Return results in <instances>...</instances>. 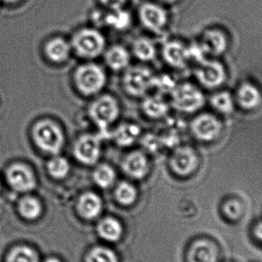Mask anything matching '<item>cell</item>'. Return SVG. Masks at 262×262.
<instances>
[{"label": "cell", "instance_id": "obj_1", "mask_svg": "<svg viewBox=\"0 0 262 262\" xmlns=\"http://www.w3.org/2000/svg\"><path fill=\"white\" fill-rule=\"evenodd\" d=\"M70 43L72 52L84 59L98 58L106 49L105 37L96 27L82 28L76 31Z\"/></svg>", "mask_w": 262, "mask_h": 262}, {"label": "cell", "instance_id": "obj_2", "mask_svg": "<svg viewBox=\"0 0 262 262\" xmlns=\"http://www.w3.org/2000/svg\"><path fill=\"white\" fill-rule=\"evenodd\" d=\"M32 138L42 152L58 155L64 145V134L59 124L49 119L38 121L32 128Z\"/></svg>", "mask_w": 262, "mask_h": 262}, {"label": "cell", "instance_id": "obj_3", "mask_svg": "<svg viewBox=\"0 0 262 262\" xmlns=\"http://www.w3.org/2000/svg\"><path fill=\"white\" fill-rule=\"evenodd\" d=\"M74 82L82 95L93 96L104 89L107 82V75L103 68L98 64L84 63L75 69Z\"/></svg>", "mask_w": 262, "mask_h": 262}, {"label": "cell", "instance_id": "obj_4", "mask_svg": "<svg viewBox=\"0 0 262 262\" xmlns=\"http://www.w3.org/2000/svg\"><path fill=\"white\" fill-rule=\"evenodd\" d=\"M170 95L172 107L183 113H194L204 106V95L198 87L191 83L177 84Z\"/></svg>", "mask_w": 262, "mask_h": 262}, {"label": "cell", "instance_id": "obj_5", "mask_svg": "<svg viewBox=\"0 0 262 262\" xmlns=\"http://www.w3.org/2000/svg\"><path fill=\"white\" fill-rule=\"evenodd\" d=\"M89 115L100 130L107 131L119 117L120 106L118 100L110 95L97 97L89 106Z\"/></svg>", "mask_w": 262, "mask_h": 262}, {"label": "cell", "instance_id": "obj_6", "mask_svg": "<svg viewBox=\"0 0 262 262\" xmlns=\"http://www.w3.org/2000/svg\"><path fill=\"white\" fill-rule=\"evenodd\" d=\"M137 17L141 26L154 33H161L169 24V13L164 5L158 2H146L140 5Z\"/></svg>", "mask_w": 262, "mask_h": 262}, {"label": "cell", "instance_id": "obj_7", "mask_svg": "<svg viewBox=\"0 0 262 262\" xmlns=\"http://www.w3.org/2000/svg\"><path fill=\"white\" fill-rule=\"evenodd\" d=\"M154 76L147 68L129 66L123 77V85L127 94L134 97H144L154 86Z\"/></svg>", "mask_w": 262, "mask_h": 262}, {"label": "cell", "instance_id": "obj_8", "mask_svg": "<svg viewBox=\"0 0 262 262\" xmlns=\"http://www.w3.org/2000/svg\"><path fill=\"white\" fill-rule=\"evenodd\" d=\"M101 154V140L98 135L84 134L80 136L73 146V155L81 164L95 166Z\"/></svg>", "mask_w": 262, "mask_h": 262}, {"label": "cell", "instance_id": "obj_9", "mask_svg": "<svg viewBox=\"0 0 262 262\" xmlns=\"http://www.w3.org/2000/svg\"><path fill=\"white\" fill-rule=\"evenodd\" d=\"M169 165L172 172L178 177H189L198 167V155L191 146H178L174 148L169 157Z\"/></svg>", "mask_w": 262, "mask_h": 262}, {"label": "cell", "instance_id": "obj_10", "mask_svg": "<svg viewBox=\"0 0 262 262\" xmlns=\"http://www.w3.org/2000/svg\"><path fill=\"white\" fill-rule=\"evenodd\" d=\"M6 178L9 186L17 192L26 193L36 187V177L33 170L24 163H14L9 166Z\"/></svg>", "mask_w": 262, "mask_h": 262}, {"label": "cell", "instance_id": "obj_11", "mask_svg": "<svg viewBox=\"0 0 262 262\" xmlns=\"http://www.w3.org/2000/svg\"><path fill=\"white\" fill-rule=\"evenodd\" d=\"M191 132L197 140L211 142L221 134L222 124L210 114H201L195 117L190 124Z\"/></svg>", "mask_w": 262, "mask_h": 262}, {"label": "cell", "instance_id": "obj_12", "mask_svg": "<svg viewBox=\"0 0 262 262\" xmlns=\"http://www.w3.org/2000/svg\"><path fill=\"white\" fill-rule=\"evenodd\" d=\"M199 82L207 89H215L226 80V71L221 63L216 61H203L195 71Z\"/></svg>", "mask_w": 262, "mask_h": 262}, {"label": "cell", "instance_id": "obj_13", "mask_svg": "<svg viewBox=\"0 0 262 262\" xmlns=\"http://www.w3.org/2000/svg\"><path fill=\"white\" fill-rule=\"evenodd\" d=\"M121 169L125 175L134 180H143L149 170L147 156L141 150H133L123 159Z\"/></svg>", "mask_w": 262, "mask_h": 262}, {"label": "cell", "instance_id": "obj_14", "mask_svg": "<svg viewBox=\"0 0 262 262\" xmlns=\"http://www.w3.org/2000/svg\"><path fill=\"white\" fill-rule=\"evenodd\" d=\"M188 262H219L220 252L216 245L208 239L194 242L187 254Z\"/></svg>", "mask_w": 262, "mask_h": 262}, {"label": "cell", "instance_id": "obj_15", "mask_svg": "<svg viewBox=\"0 0 262 262\" xmlns=\"http://www.w3.org/2000/svg\"><path fill=\"white\" fill-rule=\"evenodd\" d=\"M162 53L166 62L176 69H183L189 59V49L178 41L166 42Z\"/></svg>", "mask_w": 262, "mask_h": 262}, {"label": "cell", "instance_id": "obj_16", "mask_svg": "<svg viewBox=\"0 0 262 262\" xmlns=\"http://www.w3.org/2000/svg\"><path fill=\"white\" fill-rule=\"evenodd\" d=\"M44 51L49 61L58 64L67 61L72 52L70 41L62 37L51 38L45 46Z\"/></svg>", "mask_w": 262, "mask_h": 262}, {"label": "cell", "instance_id": "obj_17", "mask_svg": "<svg viewBox=\"0 0 262 262\" xmlns=\"http://www.w3.org/2000/svg\"><path fill=\"white\" fill-rule=\"evenodd\" d=\"M77 208L83 218L94 220L102 212V200L95 192H84L78 199Z\"/></svg>", "mask_w": 262, "mask_h": 262}, {"label": "cell", "instance_id": "obj_18", "mask_svg": "<svg viewBox=\"0 0 262 262\" xmlns=\"http://www.w3.org/2000/svg\"><path fill=\"white\" fill-rule=\"evenodd\" d=\"M104 54L106 64L115 72L126 70L130 66V52L121 45L111 46L105 49Z\"/></svg>", "mask_w": 262, "mask_h": 262}, {"label": "cell", "instance_id": "obj_19", "mask_svg": "<svg viewBox=\"0 0 262 262\" xmlns=\"http://www.w3.org/2000/svg\"><path fill=\"white\" fill-rule=\"evenodd\" d=\"M142 112L146 117L152 119H160L167 115L169 105L163 98V95H146L143 97L141 104Z\"/></svg>", "mask_w": 262, "mask_h": 262}, {"label": "cell", "instance_id": "obj_20", "mask_svg": "<svg viewBox=\"0 0 262 262\" xmlns=\"http://www.w3.org/2000/svg\"><path fill=\"white\" fill-rule=\"evenodd\" d=\"M237 101L243 108L248 111L254 110L261 104L262 96L259 89L251 84L243 83L237 91Z\"/></svg>", "mask_w": 262, "mask_h": 262}, {"label": "cell", "instance_id": "obj_21", "mask_svg": "<svg viewBox=\"0 0 262 262\" xmlns=\"http://www.w3.org/2000/svg\"><path fill=\"white\" fill-rule=\"evenodd\" d=\"M141 130L138 125L124 123L118 126L112 136L117 144L121 146H132L140 137Z\"/></svg>", "mask_w": 262, "mask_h": 262}, {"label": "cell", "instance_id": "obj_22", "mask_svg": "<svg viewBox=\"0 0 262 262\" xmlns=\"http://www.w3.org/2000/svg\"><path fill=\"white\" fill-rule=\"evenodd\" d=\"M132 23V17L130 12L124 8L107 10L106 9L104 17V26L112 28L119 32L127 30Z\"/></svg>", "mask_w": 262, "mask_h": 262}, {"label": "cell", "instance_id": "obj_23", "mask_svg": "<svg viewBox=\"0 0 262 262\" xmlns=\"http://www.w3.org/2000/svg\"><path fill=\"white\" fill-rule=\"evenodd\" d=\"M132 53L143 62H149L157 56V47L152 40L147 37H139L132 44Z\"/></svg>", "mask_w": 262, "mask_h": 262}, {"label": "cell", "instance_id": "obj_24", "mask_svg": "<svg viewBox=\"0 0 262 262\" xmlns=\"http://www.w3.org/2000/svg\"><path fill=\"white\" fill-rule=\"evenodd\" d=\"M92 178L97 186L101 189H107L112 187L116 182V171L107 163H100L95 166Z\"/></svg>", "mask_w": 262, "mask_h": 262}, {"label": "cell", "instance_id": "obj_25", "mask_svg": "<svg viewBox=\"0 0 262 262\" xmlns=\"http://www.w3.org/2000/svg\"><path fill=\"white\" fill-rule=\"evenodd\" d=\"M100 236L108 242H116L123 234L122 225L116 219L107 217L100 222L98 226Z\"/></svg>", "mask_w": 262, "mask_h": 262}, {"label": "cell", "instance_id": "obj_26", "mask_svg": "<svg viewBox=\"0 0 262 262\" xmlns=\"http://www.w3.org/2000/svg\"><path fill=\"white\" fill-rule=\"evenodd\" d=\"M18 212L28 220H36L42 212L41 202L33 195H27L20 199L18 204Z\"/></svg>", "mask_w": 262, "mask_h": 262}, {"label": "cell", "instance_id": "obj_27", "mask_svg": "<svg viewBox=\"0 0 262 262\" xmlns=\"http://www.w3.org/2000/svg\"><path fill=\"white\" fill-rule=\"evenodd\" d=\"M48 172L52 178L55 180H63L69 175L70 172V163L66 157L60 154L52 156L46 165Z\"/></svg>", "mask_w": 262, "mask_h": 262}, {"label": "cell", "instance_id": "obj_28", "mask_svg": "<svg viewBox=\"0 0 262 262\" xmlns=\"http://www.w3.org/2000/svg\"><path fill=\"white\" fill-rule=\"evenodd\" d=\"M6 262H40V258L36 251L32 248L18 246L9 251Z\"/></svg>", "mask_w": 262, "mask_h": 262}, {"label": "cell", "instance_id": "obj_29", "mask_svg": "<svg viewBox=\"0 0 262 262\" xmlns=\"http://www.w3.org/2000/svg\"><path fill=\"white\" fill-rule=\"evenodd\" d=\"M115 195L120 204L130 206L137 200V188L130 182H120L115 187Z\"/></svg>", "mask_w": 262, "mask_h": 262}, {"label": "cell", "instance_id": "obj_30", "mask_svg": "<svg viewBox=\"0 0 262 262\" xmlns=\"http://www.w3.org/2000/svg\"><path fill=\"white\" fill-rule=\"evenodd\" d=\"M211 104L217 112L224 115H229L234 110V99L228 92H219L211 98Z\"/></svg>", "mask_w": 262, "mask_h": 262}, {"label": "cell", "instance_id": "obj_31", "mask_svg": "<svg viewBox=\"0 0 262 262\" xmlns=\"http://www.w3.org/2000/svg\"><path fill=\"white\" fill-rule=\"evenodd\" d=\"M204 49L213 55H220L226 49V40L220 32H210L205 36Z\"/></svg>", "mask_w": 262, "mask_h": 262}, {"label": "cell", "instance_id": "obj_32", "mask_svg": "<svg viewBox=\"0 0 262 262\" xmlns=\"http://www.w3.org/2000/svg\"><path fill=\"white\" fill-rule=\"evenodd\" d=\"M86 262H118V259L115 252L108 248L98 246L91 249Z\"/></svg>", "mask_w": 262, "mask_h": 262}, {"label": "cell", "instance_id": "obj_33", "mask_svg": "<svg viewBox=\"0 0 262 262\" xmlns=\"http://www.w3.org/2000/svg\"><path fill=\"white\" fill-rule=\"evenodd\" d=\"M244 212L243 205L238 200H228L223 206V212L225 216L230 221H237L241 218Z\"/></svg>", "mask_w": 262, "mask_h": 262}, {"label": "cell", "instance_id": "obj_34", "mask_svg": "<svg viewBox=\"0 0 262 262\" xmlns=\"http://www.w3.org/2000/svg\"><path fill=\"white\" fill-rule=\"evenodd\" d=\"M177 85L172 78L168 75H162L160 76H154V86L152 89H157L160 92V95L163 94H170Z\"/></svg>", "mask_w": 262, "mask_h": 262}, {"label": "cell", "instance_id": "obj_35", "mask_svg": "<svg viewBox=\"0 0 262 262\" xmlns=\"http://www.w3.org/2000/svg\"><path fill=\"white\" fill-rule=\"evenodd\" d=\"M129 0H99L101 6L107 10L121 9L128 3Z\"/></svg>", "mask_w": 262, "mask_h": 262}, {"label": "cell", "instance_id": "obj_36", "mask_svg": "<svg viewBox=\"0 0 262 262\" xmlns=\"http://www.w3.org/2000/svg\"><path fill=\"white\" fill-rule=\"evenodd\" d=\"M254 234H255V238L262 243V222H260L256 225L254 229Z\"/></svg>", "mask_w": 262, "mask_h": 262}, {"label": "cell", "instance_id": "obj_37", "mask_svg": "<svg viewBox=\"0 0 262 262\" xmlns=\"http://www.w3.org/2000/svg\"><path fill=\"white\" fill-rule=\"evenodd\" d=\"M180 1V0H157L158 3H161L163 5H172L177 3V2Z\"/></svg>", "mask_w": 262, "mask_h": 262}, {"label": "cell", "instance_id": "obj_38", "mask_svg": "<svg viewBox=\"0 0 262 262\" xmlns=\"http://www.w3.org/2000/svg\"><path fill=\"white\" fill-rule=\"evenodd\" d=\"M44 262H61L58 258H49L45 260Z\"/></svg>", "mask_w": 262, "mask_h": 262}, {"label": "cell", "instance_id": "obj_39", "mask_svg": "<svg viewBox=\"0 0 262 262\" xmlns=\"http://www.w3.org/2000/svg\"><path fill=\"white\" fill-rule=\"evenodd\" d=\"M0 1H3L6 3H15L20 1V0H0Z\"/></svg>", "mask_w": 262, "mask_h": 262}, {"label": "cell", "instance_id": "obj_40", "mask_svg": "<svg viewBox=\"0 0 262 262\" xmlns=\"http://www.w3.org/2000/svg\"><path fill=\"white\" fill-rule=\"evenodd\" d=\"M0 188H1V181H0Z\"/></svg>", "mask_w": 262, "mask_h": 262}]
</instances>
